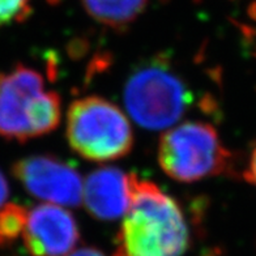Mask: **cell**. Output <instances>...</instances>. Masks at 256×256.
Wrapping results in <instances>:
<instances>
[{
  "instance_id": "obj_12",
  "label": "cell",
  "mask_w": 256,
  "mask_h": 256,
  "mask_svg": "<svg viewBox=\"0 0 256 256\" xmlns=\"http://www.w3.org/2000/svg\"><path fill=\"white\" fill-rule=\"evenodd\" d=\"M244 178L248 180L250 183L256 186V146L251 152L248 162H247L246 172H244Z\"/></svg>"
},
{
  "instance_id": "obj_7",
  "label": "cell",
  "mask_w": 256,
  "mask_h": 256,
  "mask_svg": "<svg viewBox=\"0 0 256 256\" xmlns=\"http://www.w3.org/2000/svg\"><path fill=\"white\" fill-rule=\"evenodd\" d=\"M21 238L32 256H66L78 243L80 232L71 212L46 202L28 210Z\"/></svg>"
},
{
  "instance_id": "obj_5",
  "label": "cell",
  "mask_w": 256,
  "mask_h": 256,
  "mask_svg": "<svg viewBox=\"0 0 256 256\" xmlns=\"http://www.w3.org/2000/svg\"><path fill=\"white\" fill-rule=\"evenodd\" d=\"M232 154L216 128L190 120L164 132L158 142L162 172L176 182L194 183L228 172Z\"/></svg>"
},
{
  "instance_id": "obj_6",
  "label": "cell",
  "mask_w": 256,
  "mask_h": 256,
  "mask_svg": "<svg viewBox=\"0 0 256 256\" xmlns=\"http://www.w3.org/2000/svg\"><path fill=\"white\" fill-rule=\"evenodd\" d=\"M14 178L32 196L60 206H78L82 202L84 183L67 162L52 156H30L12 168Z\"/></svg>"
},
{
  "instance_id": "obj_4",
  "label": "cell",
  "mask_w": 256,
  "mask_h": 256,
  "mask_svg": "<svg viewBox=\"0 0 256 256\" xmlns=\"http://www.w3.org/2000/svg\"><path fill=\"white\" fill-rule=\"evenodd\" d=\"M66 134L72 150L93 162L119 160L134 146V131L126 114L100 96L78 98L70 104Z\"/></svg>"
},
{
  "instance_id": "obj_3",
  "label": "cell",
  "mask_w": 256,
  "mask_h": 256,
  "mask_svg": "<svg viewBox=\"0 0 256 256\" xmlns=\"http://www.w3.org/2000/svg\"><path fill=\"white\" fill-rule=\"evenodd\" d=\"M192 92L168 60L154 58L132 72L123 98L132 119L146 130L174 126L192 104Z\"/></svg>"
},
{
  "instance_id": "obj_13",
  "label": "cell",
  "mask_w": 256,
  "mask_h": 256,
  "mask_svg": "<svg viewBox=\"0 0 256 256\" xmlns=\"http://www.w3.org/2000/svg\"><path fill=\"white\" fill-rule=\"evenodd\" d=\"M8 195H10V186L3 172H0V209L7 204Z\"/></svg>"
},
{
  "instance_id": "obj_2",
  "label": "cell",
  "mask_w": 256,
  "mask_h": 256,
  "mask_svg": "<svg viewBox=\"0 0 256 256\" xmlns=\"http://www.w3.org/2000/svg\"><path fill=\"white\" fill-rule=\"evenodd\" d=\"M60 119V97L46 89L37 70L20 64L0 72L2 138L26 142L54 131Z\"/></svg>"
},
{
  "instance_id": "obj_10",
  "label": "cell",
  "mask_w": 256,
  "mask_h": 256,
  "mask_svg": "<svg viewBox=\"0 0 256 256\" xmlns=\"http://www.w3.org/2000/svg\"><path fill=\"white\" fill-rule=\"evenodd\" d=\"M28 209L17 202H7L0 209V247L7 248L22 236Z\"/></svg>"
},
{
  "instance_id": "obj_8",
  "label": "cell",
  "mask_w": 256,
  "mask_h": 256,
  "mask_svg": "<svg viewBox=\"0 0 256 256\" xmlns=\"http://www.w3.org/2000/svg\"><path fill=\"white\" fill-rule=\"evenodd\" d=\"M135 174L116 168H101L90 172L84 183L82 202L94 218L115 221L126 214L132 198Z\"/></svg>"
},
{
  "instance_id": "obj_1",
  "label": "cell",
  "mask_w": 256,
  "mask_h": 256,
  "mask_svg": "<svg viewBox=\"0 0 256 256\" xmlns=\"http://www.w3.org/2000/svg\"><path fill=\"white\" fill-rule=\"evenodd\" d=\"M188 244V225L176 199L135 176L114 256H183Z\"/></svg>"
},
{
  "instance_id": "obj_11",
  "label": "cell",
  "mask_w": 256,
  "mask_h": 256,
  "mask_svg": "<svg viewBox=\"0 0 256 256\" xmlns=\"http://www.w3.org/2000/svg\"><path fill=\"white\" fill-rule=\"evenodd\" d=\"M32 0H0V28L24 21L32 12Z\"/></svg>"
},
{
  "instance_id": "obj_9",
  "label": "cell",
  "mask_w": 256,
  "mask_h": 256,
  "mask_svg": "<svg viewBox=\"0 0 256 256\" xmlns=\"http://www.w3.org/2000/svg\"><path fill=\"white\" fill-rule=\"evenodd\" d=\"M82 4L97 22L119 30L144 12L148 0H82Z\"/></svg>"
},
{
  "instance_id": "obj_14",
  "label": "cell",
  "mask_w": 256,
  "mask_h": 256,
  "mask_svg": "<svg viewBox=\"0 0 256 256\" xmlns=\"http://www.w3.org/2000/svg\"><path fill=\"white\" fill-rule=\"evenodd\" d=\"M66 256H104V252H101L100 250L93 248V247H84V248L76 250L74 252L68 254Z\"/></svg>"
}]
</instances>
